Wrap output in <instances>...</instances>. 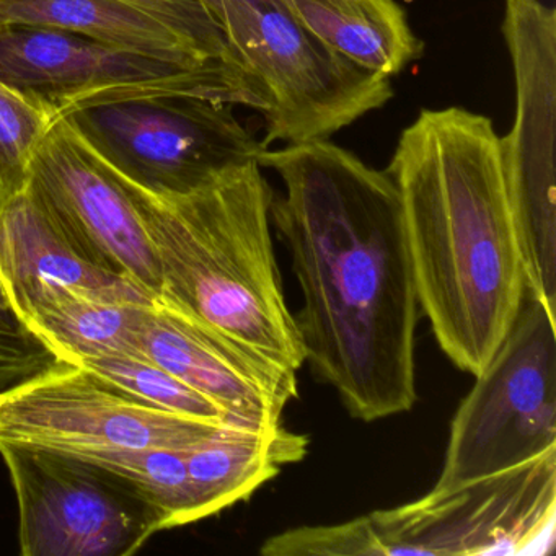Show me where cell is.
<instances>
[{"label":"cell","mask_w":556,"mask_h":556,"mask_svg":"<svg viewBox=\"0 0 556 556\" xmlns=\"http://www.w3.org/2000/svg\"><path fill=\"white\" fill-rule=\"evenodd\" d=\"M258 164L285 185L269 214L304 299L305 363L359 421L409 412L421 307L396 185L328 139L263 149Z\"/></svg>","instance_id":"obj_1"},{"label":"cell","mask_w":556,"mask_h":556,"mask_svg":"<svg viewBox=\"0 0 556 556\" xmlns=\"http://www.w3.org/2000/svg\"><path fill=\"white\" fill-rule=\"evenodd\" d=\"M386 172L402 200L419 307L445 356L477 377L527 292L500 136L478 113L421 110Z\"/></svg>","instance_id":"obj_2"},{"label":"cell","mask_w":556,"mask_h":556,"mask_svg":"<svg viewBox=\"0 0 556 556\" xmlns=\"http://www.w3.org/2000/svg\"><path fill=\"white\" fill-rule=\"evenodd\" d=\"M123 184L157 256V301L298 374L304 344L282 291L269 229L275 193L258 162L181 197Z\"/></svg>","instance_id":"obj_3"},{"label":"cell","mask_w":556,"mask_h":556,"mask_svg":"<svg viewBox=\"0 0 556 556\" xmlns=\"http://www.w3.org/2000/svg\"><path fill=\"white\" fill-rule=\"evenodd\" d=\"M219 27L265 99L263 148L327 141L393 97L390 77L331 50L286 0H223Z\"/></svg>","instance_id":"obj_4"},{"label":"cell","mask_w":556,"mask_h":556,"mask_svg":"<svg viewBox=\"0 0 556 556\" xmlns=\"http://www.w3.org/2000/svg\"><path fill=\"white\" fill-rule=\"evenodd\" d=\"M556 452V314L527 291L516 321L462 400L434 490Z\"/></svg>","instance_id":"obj_5"},{"label":"cell","mask_w":556,"mask_h":556,"mask_svg":"<svg viewBox=\"0 0 556 556\" xmlns=\"http://www.w3.org/2000/svg\"><path fill=\"white\" fill-rule=\"evenodd\" d=\"M63 118L123 180L162 197L193 193L266 149L233 105L201 97H141Z\"/></svg>","instance_id":"obj_6"},{"label":"cell","mask_w":556,"mask_h":556,"mask_svg":"<svg viewBox=\"0 0 556 556\" xmlns=\"http://www.w3.org/2000/svg\"><path fill=\"white\" fill-rule=\"evenodd\" d=\"M0 80L63 118L141 97L188 96L265 110L256 84L227 67H185L54 28L0 27Z\"/></svg>","instance_id":"obj_7"},{"label":"cell","mask_w":556,"mask_h":556,"mask_svg":"<svg viewBox=\"0 0 556 556\" xmlns=\"http://www.w3.org/2000/svg\"><path fill=\"white\" fill-rule=\"evenodd\" d=\"M372 556H542L555 548L556 452L367 514Z\"/></svg>","instance_id":"obj_8"},{"label":"cell","mask_w":556,"mask_h":556,"mask_svg":"<svg viewBox=\"0 0 556 556\" xmlns=\"http://www.w3.org/2000/svg\"><path fill=\"white\" fill-rule=\"evenodd\" d=\"M504 41L516 115L500 136V164L526 269L527 291L556 314V12L542 0H506Z\"/></svg>","instance_id":"obj_9"},{"label":"cell","mask_w":556,"mask_h":556,"mask_svg":"<svg viewBox=\"0 0 556 556\" xmlns=\"http://www.w3.org/2000/svg\"><path fill=\"white\" fill-rule=\"evenodd\" d=\"M18 503L24 556H129L155 533L161 514L99 465L45 448L0 444Z\"/></svg>","instance_id":"obj_10"},{"label":"cell","mask_w":556,"mask_h":556,"mask_svg":"<svg viewBox=\"0 0 556 556\" xmlns=\"http://www.w3.org/2000/svg\"><path fill=\"white\" fill-rule=\"evenodd\" d=\"M217 426L157 408L66 359L0 395V444L74 457L138 448L184 451Z\"/></svg>","instance_id":"obj_11"},{"label":"cell","mask_w":556,"mask_h":556,"mask_svg":"<svg viewBox=\"0 0 556 556\" xmlns=\"http://www.w3.org/2000/svg\"><path fill=\"white\" fill-rule=\"evenodd\" d=\"M27 187L89 262L159 298L157 256L128 188L66 119L45 136Z\"/></svg>","instance_id":"obj_12"},{"label":"cell","mask_w":556,"mask_h":556,"mask_svg":"<svg viewBox=\"0 0 556 556\" xmlns=\"http://www.w3.org/2000/svg\"><path fill=\"white\" fill-rule=\"evenodd\" d=\"M139 340L152 363L216 403L232 421L276 428L298 399V374L278 369L157 299L146 311Z\"/></svg>","instance_id":"obj_13"},{"label":"cell","mask_w":556,"mask_h":556,"mask_svg":"<svg viewBox=\"0 0 556 556\" xmlns=\"http://www.w3.org/2000/svg\"><path fill=\"white\" fill-rule=\"evenodd\" d=\"M67 289L146 292L89 262L27 187L0 207V295L22 324Z\"/></svg>","instance_id":"obj_14"},{"label":"cell","mask_w":556,"mask_h":556,"mask_svg":"<svg viewBox=\"0 0 556 556\" xmlns=\"http://www.w3.org/2000/svg\"><path fill=\"white\" fill-rule=\"evenodd\" d=\"M307 435L285 426L253 428L224 422L197 444L184 448L193 494L194 522L249 500L286 465L307 454Z\"/></svg>","instance_id":"obj_15"},{"label":"cell","mask_w":556,"mask_h":556,"mask_svg":"<svg viewBox=\"0 0 556 556\" xmlns=\"http://www.w3.org/2000/svg\"><path fill=\"white\" fill-rule=\"evenodd\" d=\"M0 27L54 28L178 66L227 67L247 74L236 64L207 56L157 18L122 0H0Z\"/></svg>","instance_id":"obj_16"},{"label":"cell","mask_w":556,"mask_h":556,"mask_svg":"<svg viewBox=\"0 0 556 556\" xmlns=\"http://www.w3.org/2000/svg\"><path fill=\"white\" fill-rule=\"evenodd\" d=\"M154 301L146 292L67 289L48 299L22 325L71 363L92 357L149 359L139 331Z\"/></svg>","instance_id":"obj_17"},{"label":"cell","mask_w":556,"mask_h":556,"mask_svg":"<svg viewBox=\"0 0 556 556\" xmlns=\"http://www.w3.org/2000/svg\"><path fill=\"white\" fill-rule=\"evenodd\" d=\"M286 4L331 50L382 76L402 73L425 48L395 0H286Z\"/></svg>","instance_id":"obj_18"},{"label":"cell","mask_w":556,"mask_h":556,"mask_svg":"<svg viewBox=\"0 0 556 556\" xmlns=\"http://www.w3.org/2000/svg\"><path fill=\"white\" fill-rule=\"evenodd\" d=\"M77 458L99 465L128 481L161 514L164 530L194 522L193 494L184 451L138 448L99 452Z\"/></svg>","instance_id":"obj_19"},{"label":"cell","mask_w":556,"mask_h":556,"mask_svg":"<svg viewBox=\"0 0 556 556\" xmlns=\"http://www.w3.org/2000/svg\"><path fill=\"white\" fill-rule=\"evenodd\" d=\"M76 364L102 377L112 386L125 390L129 395L144 400L165 412L177 413V415L200 419L211 425L232 421L216 403L181 382L174 374L152 363L151 359L92 357Z\"/></svg>","instance_id":"obj_20"},{"label":"cell","mask_w":556,"mask_h":556,"mask_svg":"<svg viewBox=\"0 0 556 556\" xmlns=\"http://www.w3.org/2000/svg\"><path fill=\"white\" fill-rule=\"evenodd\" d=\"M56 119L0 80V207L27 188L31 162Z\"/></svg>","instance_id":"obj_21"},{"label":"cell","mask_w":556,"mask_h":556,"mask_svg":"<svg viewBox=\"0 0 556 556\" xmlns=\"http://www.w3.org/2000/svg\"><path fill=\"white\" fill-rule=\"evenodd\" d=\"M122 2L157 18L162 24L181 35L185 40L200 48L207 56L245 70L230 48L223 28L204 11L198 0H122Z\"/></svg>","instance_id":"obj_22"},{"label":"cell","mask_w":556,"mask_h":556,"mask_svg":"<svg viewBox=\"0 0 556 556\" xmlns=\"http://www.w3.org/2000/svg\"><path fill=\"white\" fill-rule=\"evenodd\" d=\"M60 359L14 315L0 311V395L45 372Z\"/></svg>","instance_id":"obj_23"}]
</instances>
